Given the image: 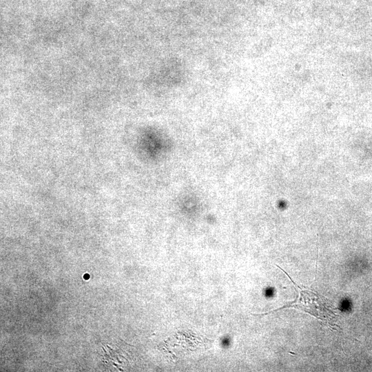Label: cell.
<instances>
[{"mask_svg":"<svg viewBox=\"0 0 372 372\" xmlns=\"http://www.w3.org/2000/svg\"><path fill=\"white\" fill-rule=\"evenodd\" d=\"M276 266L280 268L282 271H284L285 274L287 275V276L289 278L294 286L300 290V298L298 299V298H296V300L293 302L287 303L286 304H285L280 308H278V309L273 310L265 313L251 314L254 316L265 315L271 312L277 311L278 309L295 307L309 313L310 315L316 317V318L324 321V322L325 323L329 324L331 325H334V323L331 319L333 320L336 318L337 315L336 313L333 312L331 309H329L331 307V305L327 306V303L325 302V300H327V299L323 296L316 294L312 291L302 289L300 287H299L296 283L294 282V281L285 271V270L278 267V265H276Z\"/></svg>","mask_w":372,"mask_h":372,"instance_id":"obj_1","label":"cell"}]
</instances>
